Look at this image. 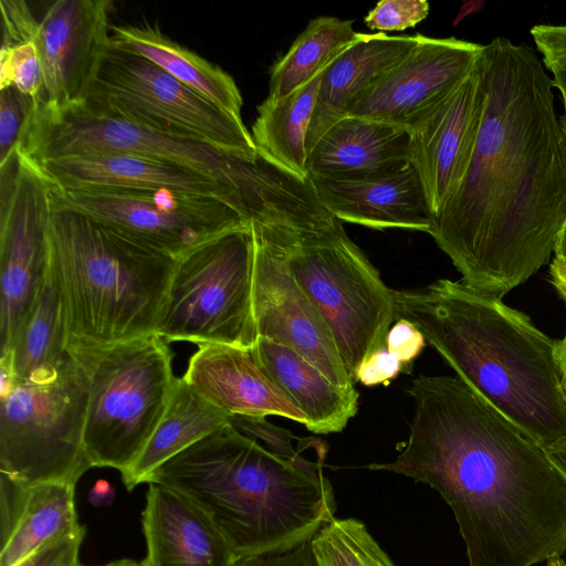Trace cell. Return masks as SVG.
<instances>
[{
	"label": "cell",
	"instance_id": "obj_1",
	"mask_svg": "<svg viewBox=\"0 0 566 566\" xmlns=\"http://www.w3.org/2000/svg\"><path fill=\"white\" fill-rule=\"evenodd\" d=\"M483 59L474 149L429 234L463 282L502 298L555 250L566 221V140L536 50L497 36Z\"/></svg>",
	"mask_w": 566,
	"mask_h": 566
},
{
	"label": "cell",
	"instance_id": "obj_2",
	"mask_svg": "<svg viewBox=\"0 0 566 566\" xmlns=\"http://www.w3.org/2000/svg\"><path fill=\"white\" fill-rule=\"evenodd\" d=\"M408 440L371 463L426 483L451 507L469 566H532L566 552V480L545 450L460 378L419 376Z\"/></svg>",
	"mask_w": 566,
	"mask_h": 566
},
{
	"label": "cell",
	"instance_id": "obj_3",
	"mask_svg": "<svg viewBox=\"0 0 566 566\" xmlns=\"http://www.w3.org/2000/svg\"><path fill=\"white\" fill-rule=\"evenodd\" d=\"M396 321L415 325L470 389L545 449L566 438L556 340L502 298L440 279L396 291Z\"/></svg>",
	"mask_w": 566,
	"mask_h": 566
},
{
	"label": "cell",
	"instance_id": "obj_4",
	"mask_svg": "<svg viewBox=\"0 0 566 566\" xmlns=\"http://www.w3.org/2000/svg\"><path fill=\"white\" fill-rule=\"evenodd\" d=\"M145 483L190 501L239 558L290 548L335 518L323 465L285 460L231 421L158 467Z\"/></svg>",
	"mask_w": 566,
	"mask_h": 566
},
{
	"label": "cell",
	"instance_id": "obj_5",
	"mask_svg": "<svg viewBox=\"0 0 566 566\" xmlns=\"http://www.w3.org/2000/svg\"><path fill=\"white\" fill-rule=\"evenodd\" d=\"M48 248L66 349L99 350L156 334L175 258L60 206L51 192Z\"/></svg>",
	"mask_w": 566,
	"mask_h": 566
},
{
	"label": "cell",
	"instance_id": "obj_6",
	"mask_svg": "<svg viewBox=\"0 0 566 566\" xmlns=\"http://www.w3.org/2000/svg\"><path fill=\"white\" fill-rule=\"evenodd\" d=\"M19 149L33 163L83 153H126L166 160L213 179L239 201L252 223L294 229L328 216L310 178L301 179L259 155L248 159L190 136L87 107L35 106Z\"/></svg>",
	"mask_w": 566,
	"mask_h": 566
},
{
	"label": "cell",
	"instance_id": "obj_7",
	"mask_svg": "<svg viewBox=\"0 0 566 566\" xmlns=\"http://www.w3.org/2000/svg\"><path fill=\"white\" fill-rule=\"evenodd\" d=\"M90 361L66 349L0 395V472L25 484L76 485L92 468L84 448Z\"/></svg>",
	"mask_w": 566,
	"mask_h": 566
},
{
	"label": "cell",
	"instance_id": "obj_8",
	"mask_svg": "<svg viewBox=\"0 0 566 566\" xmlns=\"http://www.w3.org/2000/svg\"><path fill=\"white\" fill-rule=\"evenodd\" d=\"M286 264L327 326L355 384L358 366L386 347L395 316L394 290L344 230L275 224Z\"/></svg>",
	"mask_w": 566,
	"mask_h": 566
},
{
	"label": "cell",
	"instance_id": "obj_9",
	"mask_svg": "<svg viewBox=\"0 0 566 566\" xmlns=\"http://www.w3.org/2000/svg\"><path fill=\"white\" fill-rule=\"evenodd\" d=\"M90 361L84 448L92 465L127 471L151 438L177 377L168 342L156 334L99 350Z\"/></svg>",
	"mask_w": 566,
	"mask_h": 566
},
{
	"label": "cell",
	"instance_id": "obj_10",
	"mask_svg": "<svg viewBox=\"0 0 566 566\" xmlns=\"http://www.w3.org/2000/svg\"><path fill=\"white\" fill-rule=\"evenodd\" d=\"M252 262L251 228L221 234L179 258L156 335L168 343L250 350L256 338Z\"/></svg>",
	"mask_w": 566,
	"mask_h": 566
},
{
	"label": "cell",
	"instance_id": "obj_11",
	"mask_svg": "<svg viewBox=\"0 0 566 566\" xmlns=\"http://www.w3.org/2000/svg\"><path fill=\"white\" fill-rule=\"evenodd\" d=\"M78 102L98 112L206 140L248 159L259 157L243 122L151 61L109 44Z\"/></svg>",
	"mask_w": 566,
	"mask_h": 566
},
{
	"label": "cell",
	"instance_id": "obj_12",
	"mask_svg": "<svg viewBox=\"0 0 566 566\" xmlns=\"http://www.w3.org/2000/svg\"><path fill=\"white\" fill-rule=\"evenodd\" d=\"M50 192L60 206L117 229L176 260L221 234L250 229L252 224L220 199L168 189H57L51 185Z\"/></svg>",
	"mask_w": 566,
	"mask_h": 566
},
{
	"label": "cell",
	"instance_id": "obj_13",
	"mask_svg": "<svg viewBox=\"0 0 566 566\" xmlns=\"http://www.w3.org/2000/svg\"><path fill=\"white\" fill-rule=\"evenodd\" d=\"M50 182L17 148L0 165V349L11 352L49 274Z\"/></svg>",
	"mask_w": 566,
	"mask_h": 566
},
{
	"label": "cell",
	"instance_id": "obj_14",
	"mask_svg": "<svg viewBox=\"0 0 566 566\" xmlns=\"http://www.w3.org/2000/svg\"><path fill=\"white\" fill-rule=\"evenodd\" d=\"M275 224H251L252 312L256 337L282 344L321 369L337 386L354 382L334 339L286 264Z\"/></svg>",
	"mask_w": 566,
	"mask_h": 566
},
{
	"label": "cell",
	"instance_id": "obj_15",
	"mask_svg": "<svg viewBox=\"0 0 566 566\" xmlns=\"http://www.w3.org/2000/svg\"><path fill=\"white\" fill-rule=\"evenodd\" d=\"M484 44L420 35L417 45L352 105L356 116L405 127H420L467 77Z\"/></svg>",
	"mask_w": 566,
	"mask_h": 566
},
{
	"label": "cell",
	"instance_id": "obj_16",
	"mask_svg": "<svg viewBox=\"0 0 566 566\" xmlns=\"http://www.w3.org/2000/svg\"><path fill=\"white\" fill-rule=\"evenodd\" d=\"M109 0H56L39 20L42 86L35 106L59 109L82 99L109 44Z\"/></svg>",
	"mask_w": 566,
	"mask_h": 566
},
{
	"label": "cell",
	"instance_id": "obj_17",
	"mask_svg": "<svg viewBox=\"0 0 566 566\" xmlns=\"http://www.w3.org/2000/svg\"><path fill=\"white\" fill-rule=\"evenodd\" d=\"M485 97V64L482 52L467 77L411 133L410 164L422 181L434 217L468 168L481 125Z\"/></svg>",
	"mask_w": 566,
	"mask_h": 566
},
{
	"label": "cell",
	"instance_id": "obj_18",
	"mask_svg": "<svg viewBox=\"0 0 566 566\" xmlns=\"http://www.w3.org/2000/svg\"><path fill=\"white\" fill-rule=\"evenodd\" d=\"M33 164L57 189H168L220 199L248 219L238 199L227 188L211 178L166 160L126 153H83Z\"/></svg>",
	"mask_w": 566,
	"mask_h": 566
},
{
	"label": "cell",
	"instance_id": "obj_19",
	"mask_svg": "<svg viewBox=\"0 0 566 566\" xmlns=\"http://www.w3.org/2000/svg\"><path fill=\"white\" fill-rule=\"evenodd\" d=\"M181 378L202 399L230 416H280L306 423L303 411L258 365L250 350L227 344L198 345Z\"/></svg>",
	"mask_w": 566,
	"mask_h": 566
},
{
	"label": "cell",
	"instance_id": "obj_20",
	"mask_svg": "<svg viewBox=\"0 0 566 566\" xmlns=\"http://www.w3.org/2000/svg\"><path fill=\"white\" fill-rule=\"evenodd\" d=\"M308 178L322 206L342 222L427 233L433 227L434 213L411 164L355 180Z\"/></svg>",
	"mask_w": 566,
	"mask_h": 566
},
{
	"label": "cell",
	"instance_id": "obj_21",
	"mask_svg": "<svg viewBox=\"0 0 566 566\" xmlns=\"http://www.w3.org/2000/svg\"><path fill=\"white\" fill-rule=\"evenodd\" d=\"M147 553L142 566H235L239 557L190 501L149 483L142 517Z\"/></svg>",
	"mask_w": 566,
	"mask_h": 566
},
{
	"label": "cell",
	"instance_id": "obj_22",
	"mask_svg": "<svg viewBox=\"0 0 566 566\" xmlns=\"http://www.w3.org/2000/svg\"><path fill=\"white\" fill-rule=\"evenodd\" d=\"M75 486L61 482L25 484L0 472V566H19L36 551L84 526Z\"/></svg>",
	"mask_w": 566,
	"mask_h": 566
},
{
	"label": "cell",
	"instance_id": "obj_23",
	"mask_svg": "<svg viewBox=\"0 0 566 566\" xmlns=\"http://www.w3.org/2000/svg\"><path fill=\"white\" fill-rule=\"evenodd\" d=\"M411 130L369 118L345 116L307 155L308 177L355 180L410 164Z\"/></svg>",
	"mask_w": 566,
	"mask_h": 566
},
{
	"label": "cell",
	"instance_id": "obj_24",
	"mask_svg": "<svg viewBox=\"0 0 566 566\" xmlns=\"http://www.w3.org/2000/svg\"><path fill=\"white\" fill-rule=\"evenodd\" d=\"M420 35L359 33L324 70L306 135L307 155L326 130L347 115L355 101L417 45Z\"/></svg>",
	"mask_w": 566,
	"mask_h": 566
},
{
	"label": "cell",
	"instance_id": "obj_25",
	"mask_svg": "<svg viewBox=\"0 0 566 566\" xmlns=\"http://www.w3.org/2000/svg\"><path fill=\"white\" fill-rule=\"evenodd\" d=\"M258 365L303 411L311 432H340L357 413L359 394L333 382L293 349L258 336L250 349Z\"/></svg>",
	"mask_w": 566,
	"mask_h": 566
},
{
	"label": "cell",
	"instance_id": "obj_26",
	"mask_svg": "<svg viewBox=\"0 0 566 566\" xmlns=\"http://www.w3.org/2000/svg\"><path fill=\"white\" fill-rule=\"evenodd\" d=\"M109 45L143 56L242 122L241 93L227 72L181 46L150 23L113 25Z\"/></svg>",
	"mask_w": 566,
	"mask_h": 566
},
{
	"label": "cell",
	"instance_id": "obj_27",
	"mask_svg": "<svg viewBox=\"0 0 566 566\" xmlns=\"http://www.w3.org/2000/svg\"><path fill=\"white\" fill-rule=\"evenodd\" d=\"M231 417L202 399L181 377L178 378L158 427L136 461L122 473L127 490L145 483L154 470L230 422Z\"/></svg>",
	"mask_w": 566,
	"mask_h": 566
},
{
	"label": "cell",
	"instance_id": "obj_28",
	"mask_svg": "<svg viewBox=\"0 0 566 566\" xmlns=\"http://www.w3.org/2000/svg\"><path fill=\"white\" fill-rule=\"evenodd\" d=\"M323 72L283 98H265L258 106L252 126L251 136L258 154L301 179L308 178L306 135Z\"/></svg>",
	"mask_w": 566,
	"mask_h": 566
},
{
	"label": "cell",
	"instance_id": "obj_29",
	"mask_svg": "<svg viewBox=\"0 0 566 566\" xmlns=\"http://www.w3.org/2000/svg\"><path fill=\"white\" fill-rule=\"evenodd\" d=\"M352 20H311L290 50L273 66L266 99L283 98L311 82L358 38Z\"/></svg>",
	"mask_w": 566,
	"mask_h": 566
},
{
	"label": "cell",
	"instance_id": "obj_30",
	"mask_svg": "<svg viewBox=\"0 0 566 566\" xmlns=\"http://www.w3.org/2000/svg\"><path fill=\"white\" fill-rule=\"evenodd\" d=\"M66 350L65 321L59 292L48 274L46 282L9 354L17 378L54 360ZM2 355V354H1Z\"/></svg>",
	"mask_w": 566,
	"mask_h": 566
},
{
	"label": "cell",
	"instance_id": "obj_31",
	"mask_svg": "<svg viewBox=\"0 0 566 566\" xmlns=\"http://www.w3.org/2000/svg\"><path fill=\"white\" fill-rule=\"evenodd\" d=\"M315 566H396L365 524L334 518L311 538Z\"/></svg>",
	"mask_w": 566,
	"mask_h": 566
},
{
	"label": "cell",
	"instance_id": "obj_32",
	"mask_svg": "<svg viewBox=\"0 0 566 566\" xmlns=\"http://www.w3.org/2000/svg\"><path fill=\"white\" fill-rule=\"evenodd\" d=\"M230 421L239 431L285 460L310 468L324 465V459L311 460L303 455L308 450L326 444L322 440L297 438L289 430L269 422L265 417L232 416Z\"/></svg>",
	"mask_w": 566,
	"mask_h": 566
},
{
	"label": "cell",
	"instance_id": "obj_33",
	"mask_svg": "<svg viewBox=\"0 0 566 566\" xmlns=\"http://www.w3.org/2000/svg\"><path fill=\"white\" fill-rule=\"evenodd\" d=\"M10 85L35 102L42 86V64L34 41L1 45L0 88Z\"/></svg>",
	"mask_w": 566,
	"mask_h": 566
},
{
	"label": "cell",
	"instance_id": "obj_34",
	"mask_svg": "<svg viewBox=\"0 0 566 566\" xmlns=\"http://www.w3.org/2000/svg\"><path fill=\"white\" fill-rule=\"evenodd\" d=\"M34 109V99L13 85L0 88V165L20 145Z\"/></svg>",
	"mask_w": 566,
	"mask_h": 566
},
{
	"label": "cell",
	"instance_id": "obj_35",
	"mask_svg": "<svg viewBox=\"0 0 566 566\" xmlns=\"http://www.w3.org/2000/svg\"><path fill=\"white\" fill-rule=\"evenodd\" d=\"M426 0H381L364 18L365 24L379 32L413 28L429 14Z\"/></svg>",
	"mask_w": 566,
	"mask_h": 566
},
{
	"label": "cell",
	"instance_id": "obj_36",
	"mask_svg": "<svg viewBox=\"0 0 566 566\" xmlns=\"http://www.w3.org/2000/svg\"><path fill=\"white\" fill-rule=\"evenodd\" d=\"M2 45L35 42L39 20L22 0H1Z\"/></svg>",
	"mask_w": 566,
	"mask_h": 566
},
{
	"label": "cell",
	"instance_id": "obj_37",
	"mask_svg": "<svg viewBox=\"0 0 566 566\" xmlns=\"http://www.w3.org/2000/svg\"><path fill=\"white\" fill-rule=\"evenodd\" d=\"M85 527L36 551L19 566H78Z\"/></svg>",
	"mask_w": 566,
	"mask_h": 566
},
{
	"label": "cell",
	"instance_id": "obj_38",
	"mask_svg": "<svg viewBox=\"0 0 566 566\" xmlns=\"http://www.w3.org/2000/svg\"><path fill=\"white\" fill-rule=\"evenodd\" d=\"M531 34L546 70L566 69V24H536Z\"/></svg>",
	"mask_w": 566,
	"mask_h": 566
},
{
	"label": "cell",
	"instance_id": "obj_39",
	"mask_svg": "<svg viewBox=\"0 0 566 566\" xmlns=\"http://www.w3.org/2000/svg\"><path fill=\"white\" fill-rule=\"evenodd\" d=\"M426 342L424 336L415 325L399 318L387 334L386 347L398 358L405 371L421 353Z\"/></svg>",
	"mask_w": 566,
	"mask_h": 566
},
{
	"label": "cell",
	"instance_id": "obj_40",
	"mask_svg": "<svg viewBox=\"0 0 566 566\" xmlns=\"http://www.w3.org/2000/svg\"><path fill=\"white\" fill-rule=\"evenodd\" d=\"M400 371H402L401 363L387 347H382L358 366L355 382L359 381L368 387L377 386L394 379Z\"/></svg>",
	"mask_w": 566,
	"mask_h": 566
},
{
	"label": "cell",
	"instance_id": "obj_41",
	"mask_svg": "<svg viewBox=\"0 0 566 566\" xmlns=\"http://www.w3.org/2000/svg\"><path fill=\"white\" fill-rule=\"evenodd\" d=\"M235 566H315L311 539L282 551L239 558Z\"/></svg>",
	"mask_w": 566,
	"mask_h": 566
},
{
	"label": "cell",
	"instance_id": "obj_42",
	"mask_svg": "<svg viewBox=\"0 0 566 566\" xmlns=\"http://www.w3.org/2000/svg\"><path fill=\"white\" fill-rule=\"evenodd\" d=\"M115 489L106 480H98L88 492V501L94 506L111 505L115 499Z\"/></svg>",
	"mask_w": 566,
	"mask_h": 566
},
{
	"label": "cell",
	"instance_id": "obj_43",
	"mask_svg": "<svg viewBox=\"0 0 566 566\" xmlns=\"http://www.w3.org/2000/svg\"><path fill=\"white\" fill-rule=\"evenodd\" d=\"M549 273L553 285L566 303V259L554 256Z\"/></svg>",
	"mask_w": 566,
	"mask_h": 566
},
{
	"label": "cell",
	"instance_id": "obj_44",
	"mask_svg": "<svg viewBox=\"0 0 566 566\" xmlns=\"http://www.w3.org/2000/svg\"><path fill=\"white\" fill-rule=\"evenodd\" d=\"M548 459L566 480V438L544 449Z\"/></svg>",
	"mask_w": 566,
	"mask_h": 566
},
{
	"label": "cell",
	"instance_id": "obj_45",
	"mask_svg": "<svg viewBox=\"0 0 566 566\" xmlns=\"http://www.w3.org/2000/svg\"><path fill=\"white\" fill-rule=\"evenodd\" d=\"M551 73L553 74V86L559 91L563 101L564 113L559 117V122L566 140V69L556 70Z\"/></svg>",
	"mask_w": 566,
	"mask_h": 566
},
{
	"label": "cell",
	"instance_id": "obj_46",
	"mask_svg": "<svg viewBox=\"0 0 566 566\" xmlns=\"http://www.w3.org/2000/svg\"><path fill=\"white\" fill-rule=\"evenodd\" d=\"M556 356L560 371L562 385L566 394V333L563 338L556 340Z\"/></svg>",
	"mask_w": 566,
	"mask_h": 566
},
{
	"label": "cell",
	"instance_id": "obj_47",
	"mask_svg": "<svg viewBox=\"0 0 566 566\" xmlns=\"http://www.w3.org/2000/svg\"><path fill=\"white\" fill-rule=\"evenodd\" d=\"M554 253H555V256L566 259V221L558 234Z\"/></svg>",
	"mask_w": 566,
	"mask_h": 566
},
{
	"label": "cell",
	"instance_id": "obj_48",
	"mask_svg": "<svg viewBox=\"0 0 566 566\" xmlns=\"http://www.w3.org/2000/svg\"><path fill=\"white\" fill-rule=\"evenodd\" d=\"M78 566H83V565L80 564ZM102 566H142V565H140V563H136L132 559H119V560L111 562V563L102 565Z\"/></svg>",
	"mask_w": 566,
	"mask_h": 566
},
{
	"label": "cell",
	"instance_id": "obj_49",
	"mask_svg": "<svg viewBox=\"0 0 566 566\" xmlns=\"http://www.w3.org/2000/svg\"><path fill=\"white\" fill-rule=\"evenodd\" d=\"M546 562V566H566V563L560 557H552Z\"/></svg>",
	"mask_w": 566,
	"mask_h": 566
}]
</instances>
